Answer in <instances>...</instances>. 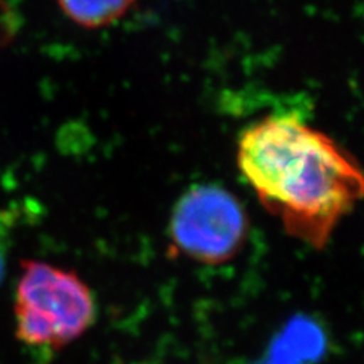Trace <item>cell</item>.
<instances>
[{
  "instance_id": "4",
  "label": "cell",
  "mask_w": 364,
  "mask_h": 364,
  "mask_svg": "<svg viewBox=\"0 0 364 364\" xmlns=\"http://www.w3.org/2000/svg\"><path fill=\"white\" fill-rule=\"evenodd\" d=\"M323 350L322 329L310 318L299 317L282 329L261 364H314Z\"/></svg>"
},
{
  "instance_id": "1",
  "label": "cell",
  "mask_w": 364,
  "mask_h": 364,
  "mask_svg": "<svg viewBox=\"0 0 364 364\" xmlns=\"http://www.w3.org/2000/svg\"><path fill=\"white\" fill-rule=\"evenodd\" d=\"M237 166L286 232L317 250L364 199V170L357 159L290 114L247 127L237 143Z\"/></svg>"
},
{
  "instance_id": "6",
  "label": "cell",
  "mask_w": 364,
  "mask_h": 364,
  "mask_svg": "<svg viewBox=\"0 0 364 364\" xmlns=\"http://www.w3.org/2000/svg\"><path fill=\"white\" fill-rule=\"evenodd\" d=\"M14 215L9 211L0 210V284L6 273V257L11 245V230H13Z\"/></svg>"
},
{
  "instance_id": "2",
  "label": "cell",
  "mask_w": 364,
  "mask_h": 364,
  "mask_svg": "<svg viewBox=\"0 0 364 364\" xmlns=\"http://www.w3.org/2000/svg\"><path fill=\"white\" fill-rule=\"evenodd\" d=\"M14 302L16 336L40 354L77 340L97 316L93 291L81 277L36 259L21 261Z\"/></svg>"
},
{
  "instance_id": "5",
  "label": "cell",
  "mask_w": 364,
  "mask_h": 364,
  "mask_svg": "<svg viewBox=\"0 0 364 364\" xmlns=\"http://www.w3.org/2000/svg\"><path fill=\"white\" fill-rule=\"evenodd\" d=\"M135 0H58L63 13L76 25L99 29L128 13Z\"/></svg>"
},
{
  "instance_id": "3",
  "label": "cell",
  "mask_w": 364,
  "mask_h": 364,
  "mask_svg": "<svg viewBox=\"0 0 364 364\" xmlns=\"http://www.w3.org/2000/svg\"><path fill=\"white\" fill-rule=\"evenodd\" d=\"M247 231L245 207L218 184L188 188L175 203L168 226L173 252L208 266L225 264L240 254Z\"/></svg>"
}]
</instances>
